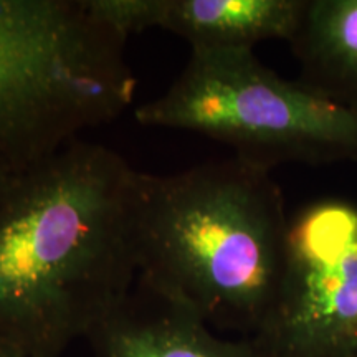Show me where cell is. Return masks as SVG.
<instances>
[{"instance_id":"6da1fadb","label":"cell","mask_w":357,"mask_h":357,"mask_svg":"<svg viewBox=\"0 0 357 357\" xmlns=\"http://www.w3.org/2000/svg\"><path fill=\"white\" fill-rule=\"evenodd\" d=\"M141 174L75 141L0 200V334L26 357H61L131 291Z\"/></svg>"},{"instance_id":"7a4b0ae2","label":"cell","mask_w":357,"mask_h":357,"mask_svg":"<svg viewBox=\"0 0 357 357\" xmlns=\"http://www.w3.org/2000/svg\"><path fill=\"white\" fill-rule=\"evenodd\" d=\"M288 231L278 182L248 160L141 174L137 278L213 331L257 336L278 293Z\"/></svg>"},{"instance_id":"8992f818","label":"cell","mask_w":357,"mask_h":357,"mask_svg":"<svg viewBox=\"0 0 357 357\" xmlns=\"http://www.w3.org/2000/svg\"><path fill=\"white\" fill-rule=\"evenodd\" d=\"M86 341L91 357H265L253 337H222L139 278Z\"/></svg>"},{"instance_id":"52a82bcc","label":"cell","mask_w":357,"mask_h":357,"mask_svg":"<svg viewBox=\"0 0 357 357\" xmlns=\"http://www.w3.org/2000/svg\"><path fill=\"white\" fill-rule=\"evenodd\" d=\"M307 0H159L158 29L190 50H253L265 40L291 42Z\"/></svg>"},{"instance_id":"9c48e42d","label":"cell","mask_w":357,"mask_h":357,"mask_svg":"<svg viewBox=\"0 0 357 357\" xmlns=\"http://www.w3.org/2000/svg\"><path fill=\"white\" fill-rule=\"evenodd\" d=\"M89 12L128 38L158 29L159 0H84Z\"/></svg>"},{"instance_id":"8fae6325","label":"cell","mask_w":357,"mask_h":357,"mask_svg":"<svg viewBox=\"0 0 357 357\" xmlns=\"http://www.w3.org/2000/svg\"><path fill=\"white\" fill-rule=\"evenodd\" d=\"M0 357H26L19 346L0 334Z\"/></svg>"},{"instance_id":"ba28073f","label":"cell","mask_w":357,"mask_h":357,"mask_svg":"<svg viewBox=\"0 0 357 357\" xmlns=\"http://www.w3.org/2000/svg\"><path fill=\"white\" fill-rule=\"evenodd\" d=\"M303 83L357 111V0H307L289 42Z\"/></svg>"},{"instance_id":"5b68a950","label":"cell","mask_w":357,"mask_h":357,"mask_svg":"<svg viewBox=\"0 0 357 357\" xmlns=\"http://www.w3.org/2000/svg\"><path fill=\"white\" fill-rule=\"evenodd\" d=\"M253 339L265 357H357V204L319 199L289 218L278 293Z\"/></svg>"},{"instance_id":"277c9868","label":"cell","mask_w":357,"mask_h":357,"mask_svg":"<svg viewBox=\"0 0 357 357\" xmlns=\"http://www.w3.org/2000/svg\"><path fill=\"white\" fill-rule=\"evenodd\" d=\"M134 118L202 134L268 171L357 162V111L280 77L253 50H190L176 82Z\"/></svg>"},{"instance_id":"3957f363","label":"cell","mask_w":357,"mask_h":357,"mask_svg":"<svg viewBox=\"0 0 357 357\" xmlns=\"http://www.w3.org/2000/svg\"><path fill=\"white\" fill-rule=\"evenodd\" d=\"M126 42L84 0H0V158L13 171L131 105Z\"/></svg>"},{"instance_id":"30bf717a","label":"cell","mask_w":357,"mask_h":357,"mask_svg":"<svg viewBox=\"0 0 357 357\" xmlns=\"http://www.w3.org/2000/svg\"><path fill=\"white\" fill-rule=\"evenodd\" d=\"M17 172L8 166V164L0 158V200L3 199V195L7 194V190L10 189V185L15 181Z\"/></svg>"}]
</instances>
